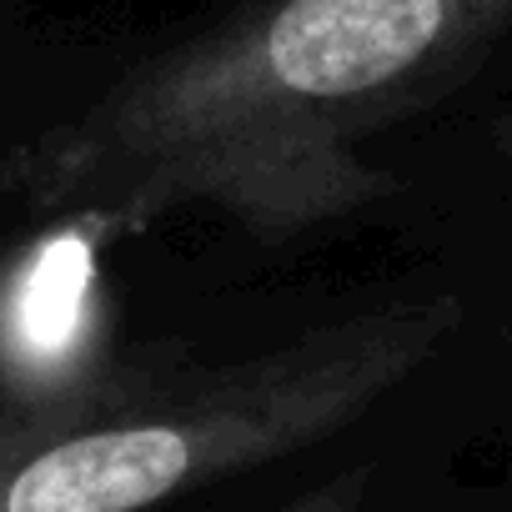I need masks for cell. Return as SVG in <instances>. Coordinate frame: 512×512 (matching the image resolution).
Here are the masks:
<instances>
[{"instance_id":"6da1fadb","label":"cell","mask_w":512,"mask_h":512,"mask_svg":"<svg viewBox=\"0 0 512 512\" xmlns=\"http://www.w3.org/2000/svg\"><path fill=\"white\" fill-rule=\"evenodd\" d=\"M497 0H256L31 151V196L101 211L226 201L267 231L352 211L392 176L352 136L397 111Z\"/></svg>"},{"instance_id":"7a4b0ae2","label":"cell","mask_w":512,"mask_h":512,"mask_svg":"<svg viewBox=\"0 0 512 512\" xmlns=\"http://www.w3.org/2000/svg\"><path fill=\"white\" fill-rule=\"evenodd\" d=\"M457 302L367 312L196 392L0 462V512H141L201 477L327 437L397 387L452 332Z\"/></svg>"},{"instance_id":"3957f363","label":"cell","mask_w":512,"mask_h":512,"mask_svg":"<svg viewBox=\"0 0 512 512\" xmlns=\"http://www.w3.org/2000/svg\"><path fill=\"white\" fill-rule=\"evenodd\" d=\"M91 322V246L46 241L0 287V367L21 382H56L76 367Z\"/></svg>"},{"instance_id":"277c9868","label":"cell","mask_w":512,"mask_h":512,"mask_svg":"<svg viewBox=\"0 0 512 512\" xmlns=\"http://www.w3.org/2000/svg\"><path fill=\"white\" fill-rule=\"evenodd\" d=\"M357 497H362V482L352 477V482H337V487H327V492L307 497V502H302V507H292V512H357Z\"/></svg>"},{"instance_id":"5b68a950","label":"cell","mask_w":512,"mask_h":512,"mask_svg":"<svg viewBox=\"0 0 512 512\" xmlns=\"http://www.w3.org/2000/svg\"><path fill=\"white\" fill-rule=\"evenodd\" d=\"M497 136H502V146H507V151H512V116H507V121H502V131H497Z\"/></svg>"}]
</instances>
